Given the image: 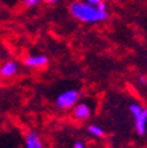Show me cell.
Wrapping results in <instances>:
<instances>
[{"label":"cell","mask_w":147,"mask_h":148,"mask_svg":"<svg viewBox=\"0 0 147 148\" xmlns=\"http://www.w3.org/2000/svg\"><path fill=\"white\" fill-rule=\"evenodd\" d=\"M70 12L76 18L84 23H99L107 18L106 11H101L97 5L84 1H76L70 5Z\"/></svg>","instance_id":"6da1fadb"},{"label":"cell","mask_w":147,"mask_h":148,"mask_svg":"<svg viewBox=\"0 0 147 148\" xmlns=\"http://www.w3.org/2000/svg\"><path fill=\"white\" fill-rule=\"evenodd\" d=\"M130 112L133 114L135 119V128L138 135H144L146 134V123H147V112L141 105L133 103L130 105Z\"/></svg>","instance_id":"7a4b0ae2"},{"label":"cell","mask_w":147,"mask_h":148,"mask_svg":"<svg viewBox=\"0 0 147 148\" xmlns=\"http://www.w3.org/2000/svg\"><path fill=\"white\" fill-rule=\"evenodd\" d=\"M78 98H80V92L78 91H76V90H68V91L58 95L57 101H56V105H57L58 108H61V110H66V108L73 107L77 103Z\"/></svg>","instance_id":"3957f363"},{"label":"cell","mask_w":147,"mask_h":148,"mask_svg":"<svg viewBox=\"0 0 147 148\" xmlns=\"http://www.w3.org/2000/svg\"><path fill=\"white\" fill-rule=\"evenodd\" d=\"M25 66L28 68H43L48 64V57L43 54H39V56H31L28 57L27 60L24 61Z\"/></svg>","instance_id":"277c9868"},{"label":"cell","mask_w":147,"mask_h":148,"mask_svg":"<svg viewBox=\"0 0 147 148\" xmlns=\"http://www.w3.org/2000/svg\"><path fill=\"white\" fill-rule=\"evenodd\" d=\"M74 116L80 120H85L90 116L92 111H90V107L85 103H78V105H74Z\"/></svg>","instance_id":"5b68a950"},{"label":"cell","mask_w":147,"mask_h":148,"mask_svg":"<svg viewBox=\"0 0 147 148\" xmlns=\"http://www.w3.org/2000/svg\"><path fill=\"white\" fill-rule=\"evenodd\" d=\"M25 148H44L40 138L36 132H29L25 139Z\"/></svg>","instance_id":"8992f818"},{"label":"cell","mask_w":147,"mask_h":148,"mask_svg":"<svg viewBox=\"0 0 147 148\" xmlns=\"http://www.w3.org/2000/svg\"><path fill=\"white\" fill-rule=\"evenodd\" d=\"M17 73V65L15 62H6V64L0 68V75L1 77H12Z\"/></svg>","instance_id":"52a82bcc"},{"label":"cell","mask_w":147,"mask_h":148,"mask_svg":"<svg viewBox=\"0 0 147 148\" xmlns=\"http://www.w3.org/2000/svg\"><path fill=\"white\" fill-rule=\"evenodd\" d=\"M88 131H89L90 135L95 136V138H101V136H104V130H102L99 126H95V124H92V126L88 127Z\"/></svg>","instance_id":"ba28073f"},{"label":"cell","mask_w":147,"mask_h":148,"mask_svg":"<svg viewBox=\"0 0 147 148\" xmlns=\"http://www.w3.org/2000/svg\"><path fill=\"white\" fill-rule=\"evenodd\" d=\"M24 1L28 4V5H36V4H39L40 0H24Z\"/></svg>","instance_id":"9c48e42d"},{"label":"cell","mask_w":147,"mask_h":148,"mask_svg":"<svg viewBox=\"0 0 147 148\" xmlns=\"http://www.w3.org/2000/svg\"><path fill=\"white\" fill-rule=\"evenodd\" d=\"M88 3H90V4H93V5H97V4H99V3H104V0H86Z\"/></svg>","instance_id":"30bf717a"},{"label":"cell","mask_w":147,"mask_h":148,"mask_svg":"<svg viewBox=\"0 0 147 148\" xmlns=\"http://www.w3.org/2000/svg\"><path fill=\"white\" fill-rule=\"evenodd\" d=\"M73 148H85V145H84V143H81V142H77V143H74Z\"/></svg>","instance_id":"8fae6325"},{"label":"cell","mask_w":147,"mask_h":148,"mask_svg":"<svg viewBox=\"0 0 147 148\" xmlns=\"http://www.w3.org/2000/svg\"><path fill=\"white\" fill-rule=\"evenodd\" d=\"M45 1H48V3H57V1H58V0H45Z\"/></svg>","instance_id":"7c38bea8"},{"label":"cell","mask_w":147,"mask_h":148,"mask_svg":"<svg viewBox=\"0 0 147 148\" xmlns=\"http://www.w3.org/2000/svg\"><path fill=\"white\" fill-rule=\"evenodd\" d=\"M141 81H142V83H146V78H144V77H142Z\"/></svg>","instance_id":"4fadbf2b"}]
</instances>
